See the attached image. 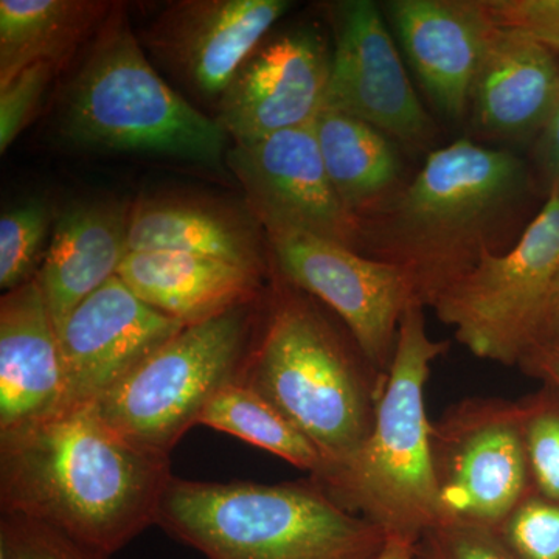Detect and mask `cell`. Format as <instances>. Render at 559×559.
<instances>
[{"label": "cell", "mask_w": 559, "mask_h": 559, "mask_svg": "<svg viewBox=\"0 0 559 559\" xmlns=\"http://www.w3.org/2000/svg\"><path fill=\"white\" fill-rule=\"evenodd\" d=\"M171 477L170 455L124 439L95 404L0 432V511L108 557L156 525Z\"/></svg>", "instance_id": "1"}, {"label": "cell", "mask_w": 559, "mask_h": 559, "mask_svg": "<svg viewBox=\"0 0 559 559\" xmlns=\"http://www.w3.org/2000/svg\"><path fill=\"white\" fill-rule=\"evenodd\" d=\"M527 186L525 167L509 151L460 139L429 153L409 186L360 224L359 248L396 264L423 307L432 308L452 283L492 249Z\"/></svg>", "instance_id": "2"}, {"label": "cell", "mask_w": 559, "mask_h": 559, "mask_svg": "<svg viewBox=\"0 0 559 559\" xmlns=\"http://www.w3.org/2000/svg\"><path fill=\"white\" fill-rule=\"evenodd\" d=\"M240 382L277 407L318 448L329 471L353 457L369 437L388 374L311 296L277 277Z\"/></svg>", "instance_id": "3"}, {"label": "cell", "mask_w": 559, "mask_h": 559, "mask_svg": "<svg viewBox=\"0 0 559 559\" xmlns=\"http://www.w3.org/2000/svg\"><path fill=\"white\" fill-rule=\"evenodd\" d=\"M156 525L207 559H378L389 540L312 477L267 485L173 476Z\"/></svg>", "instance_id": "4"}, {"label": "cell", "mask_w": 559, "mask_h": 559, "mask_svg": "<svg viewBox=\"0 0 559 559\" xmlns=\"http://www.w3.org/2000/svg\"><path fill=\"white\" fill-rule=\"evenodd\" d=\"M448 349L450 342L429 336L425 307L414 301L401 318L369 437L347 462L316 479L337 506L378 525L389 538L419 544L440 525L425 389L432 364Z\"/></svg>", "instance_id": "5"}, {"label": "cell", "mask_w": 559, "mask_h": 559, "mask_svg": "<svg viewBox=\"0 0 559 559\" xmlns=\"http://www.w3.org/2000/svg\"><path fill=\"white\" fill-rule=\"evenodd\" d=\"M58 130L84 150L223 167L229 135L162 79L116 5L62 94Z\"/></svg>", "instance_id": "6"}, {"label": "cell", "mask_w": 559, "mask_h": 559, "mask_svg": "<svg viewBox=\"0 0 559 559\" xmlns=\"http://www.w3.org/2000/svg\"><path fill=\"white\" fill-rule=\"evenodd\" d=\"M261 299L180 330L95 406L124 439L170 455L213 396L240 381Z\"/></svg>", "instance_id": "7"}, {"label": "cell", "mask_w": 559, "mask_h": 559, "mask_svg": "<svg viewBox=\"0 0 559 559\" xmlns=\"http://www.w3.org/2000/svg\"><path fill=\"white\" fill-rule=\"evenodd\" d=\"M559 267V194L550 191L520 241L488 250L433 301L441 323L476 358L518 366L533 347Z\"/></svg>", "instance_id": "8"}, {"label": "cell", "mask_w": 559, "mask_h": 559, "mask_svg": "<svg viewBox=\"0 0 559 559\" xmlns=\"http://www.w3.org/2000/svg\"><path fill=\"white\" fill-rule=\"evenodd\" d=\"M440 525L498 528L532 492L520 401L469 396L430 426Z\"/></svg>", "instance_id": "9"}, {"label": "cell", "mask_w": 559, "mask_h": 559, "mask_svg": "<svg viewBox=\"0 0 559 559\" xmlns=\"http://www.w3.org/2000/svg\"><path fill=\"white\" fill-rule=\"evenodd\" d=\"M278 277L340 316L381 373L389 374L404 312L417 299L396 264L299 230H267Z\"/></svg>", "instance_id": "10"}, {"label": "cell", "mask_w": 559, "mask_h": 559, "mask_svg": "<svg viewBox=\"0 0 559 559\" xmlns=\"http://www.w3.org/2000/svg\"><path fill=\"white\" fill-rule=\"evenodd\" d=\"M226 160L264 231H307L359 249L360 219L344 207L331 183L314 121L234 143Z\"/></svg>", "instance_id": "11"}, {"label": "cell", "mask_w": 559, "mask_h": 559, "mask_svg": "<svg viewBox=\"0 0 559 559\" xmlns=\"http://www.w3.org/2000/svg\"><path fill=\"white\" fill-rule=\"evenodd\" d=\"M333 11L325 108L377 128L388 138L425 146L436 127L412 86L384 14L371 0H345Z\"/></svg>", "instance_id": "12"}, {"label": "cell", "mask_w": 559, "mask_h": 559, "mask_svg": "<svg viewBox=\"0 0 559 559\" xmlns=\"http://www.w3.org/2000/svg\"><path fill=\"white\" fill-rule=\"evenodd\" d=\"M183 329L140 300L119 275L110 278L58 331L66 388L61 409L97 404Z\"/></svg>", "instance_id": "13"}, {"label": "cell", "mask_w": 559, "mask_h": 559, "mask_svg": "<svg viewBox=\"0 0 559 559\" xmlns=\"http://www.w3.org/2000/svg\"><path fill=\"white\" fill-rule=\"evenodd\" d=\"M331 51L312 28L261 40L218 102L216 121L235 143L305 127L325 108Z\"/></svg>", "instance_id": "14"}, {"label": "cell", "mask_w": 559, "mask_h": 559, "mask_svg": "<svg viewBox=\"0 0 559 559\" xmlns=\"http://www.w3.org/2000/svg\"><path fill=\"white\" fill-rule=\"evenodd\" d=\"M289 9L288 0H180L142 33V46L187 90L219 102Z\"/></svg>", "instance_id": "15"}, {"label": "cell", "mask_w": 559, "mask_h": 559, "mask_svg": "<svg viewBox=\"0 0 559 559\" xmlns=\"http://www.w3.org/2000/svg\"><path fill=\"white\" fill-rule=\"evenodd\" d=\"M384 10L423 90L462 119L496 28L484 0H390Z\"/></svg>", "instance_id": "16"}, {"label": "cell", "mask_w": 559, "mask_h": 559, "mask_svg": "<svg viewBox=\"0 0 559 559\" xmlns=\"http://www.w3.org/2000/svg\"><path fill=\"white\" fill-rule=\"evenodd\" d=\"M64 369L38 278L0 299V432L60 411Z\"/></svg>", "instance_id": "17"}, {"label": "cell", "mask_w": 559, "mask_h": 559, "mask_svg": "<svg viewBox=\"0 0 559 559\" xmlns=\"http://www.w3.org/2000/svg\"><path fill=\"white\" fill-rule=\"evenodd\" d=\"M130 210L119 201L91 200L58 213L36 274L57 333L81 301L119 272L130 253Z\"/></svg>", "instance_id": "18"}, {"label": "cell", "mask_w": 559, "mask_h": 559, "mask_svg": "<svg viewBox=\"0 0 559 559\" xmlns=\"http://www.w3.org/2000/svg\"><path fill=\"white\" fill-rule=\"evenodd\" d=\"M471 100L476 123L491 134L521 138L546 127L559 103L557 53L496 24Z\"/></svg>", "instance_id": "19"}, {"label": "cell", "mask_w": 559, "mask_h": 559, "mask_svg": "<svg viewBox=\"0 0 559 559\" xmlns=\"http://www.w3.org/2000/svg\"><path fill=\"white\" fill-rule=\"evenodd\" d=\"M117 275L140 300L186 326L259 301L263 294V275L170 250L130 252Z\"/></svg>", "instance_id": "20"}, {"label": "cell", "mask_w": 559, "mask_h": 559, "mask_svg": "<svg viewBox=\"0 0 559 559\" xmlns=\"http://www.w3.org/2000/svg\"><path fill=\"white\" fill-rule=\"evenodd\" d=\"M260 223L252 213L193 198H145L132 205L130 252L170 250L227 261L266 274Z\"/></svg>", "instance_id": "21"}, {"label": "cell", "mask_w": 559, "mask_h": 559, "mask_svg": "<svg viewBox=\"0 0 559 559\" xmlns=\"http://www.w3.org/2000/svg\"><path fill=\"white\" fill-rule=\"evenodd\" d=\"M112 3L97 0H2L0 87L36 62L62 68L76 47L108 20Z\"/></svg>", "instance_id": "22"}, {"label": "cell", "mask_w": 559, "mask_h": 559, "mask_svg": "<svg viewBox=\"0 0 559 559\" xmlns=\"http://www.w3.org/2000/svg\"><path fill=\"white\" fill-rule=\"evenodd\" d=\"M314 132L337 197L360 219V212L380 201L400 180L395 146L377 128L334 109H322Z\"/></svg>", "instance_id": "23"}, {"label": "cell", "mask_w": 559, "mask_h": 559, "mask_svg": "<svg viewBox=\"0 0 559 559\" xmlns=\"http://www.w3.org/2000/svg\"><path fill=\"white\" fill-rule=\"evenodd\" d=\"M200 425L271 452L314 479L329 468L318 448L277 407L240 381L230 382L213 396Z\"/></svg>", "instance_id": "24"}, {"label": "cell", "mask_w": 559, "mask_h": 559, "mask_svg": "<svg viewBox=\"0 0 559 559\" xmlns=\"http://www.w3.org/2000/svg\"><path fill=\"white\" fill-rule=\"evenodd\" d=\"M57 213L44 198H31L0 216V288L9 290L38 274Z\"/></svg>", "instance_id": "25"}, {"label": "cell", "mask_w": 559, "mask_h": 559, "mask_svg": "<svg viewBox=\"0 0 559 559\" xmlns=\"http://www.w3.org/2000/svg\"><path fill=\"white\" fill-rule=\"evenodd\" d=\"M520 404L533 491L559 502V388L543 382Z\"/></svg>", "instance_id": "26"}, {"label": "cell", "mask_w": 559, "mask_h": 559, "mask_svg": "<svg viewBox=\"0 0 559 559\" xmlns=\"http://www.w3.org/2000/svg\"><path fill=\"white\" fill-rule=\"evenodd\" d=\"M496 532L518 559H559V502L532 489Z\"/></svg>", "instance_id": "27"}, {"label": "cell", "mask_w": 559, "mask_h": 559, "mask_svg": "<svg viewBox=\"0 0 559 559\" xmlns=\"http://www.w3.org/2000/svg\"><path fill=\"white\" fill-rule=\"evenodd\" d=\"M44 522L0 514V559H109Z\"/></svg>", "instance_id": "28"}, {"label": "cell", "mask_w": 559, "mask_h": 559, "mask_svg": "<svg viewBox=\"0 0 559 559\" xmlns=\"http://www.w3.org/2000/svg\"><path fill=\"white\" fill-rule=\"evenodd\" d=\"M58 70L53 62H36L0 87V153L31 123Z\"/></svg>", "instance_id": "29"}, {"label": "cell", "mask_w": 559, "mask_h": 559, "mask_svg": "<svg viewBox=\"0 0 559 559\" xmlns=\"http://www.w3.org/2000/svg\"><path fill=\"white\" fill-rule=\"evenodd\" d=\"M423 559H518L495 528L444 524L430 530L418 544Z\"/></svg>", "instance_id": "30"}, {"label": "cell", "mask_w": 559, "mask_h": 559, "mask_svg": "<svg viewBox=\"0 0 559 559\" xmlns=\"http://www.w3.org/2000/svg\"><path fill=\"white\" fill-rule=\"evenodd\" d=\"M500 27L527 33L559 55V0H484Z\"/></svg>", "instance_id": "31"}, {"label": "cell", "mask_w": 559, "mask_h": 559, "mask_svg": "<svg viewBox=\"0 0 559 559\" xmlns=\"http://www.w3.org/2000/svg\"><path fill=\"white\" fill-rule=\"evenodd\" d=\"M539 355L559 356V267L551 285L546 311L540 320L538 334L524 359Z\"/></svg>", "instance_id": "32"}, {"label": "cell", "mask_w": 559, "mask_h": 559, "mask_svg": "<svg viewBox=\"0 0 559 559\" xmlns=\"http://www.w3.org/2000/svg\"><path fill=\"white\" fill-rule=\"evenodd\" d=\"M543 159L550 179V191L559 194V103L544 127Z\"/></svg>", "instance_id": "33"}, {"label": "cell", "mask_w": 559, "mask_h": 559, "mask_svg": "<svg viewBox=\"0 0 559 559\" xmlns=\"http://www.w3.org/2000/svg\"><path fill=\"white\" fill-rule=\"evenodd\" d=\"M520 367L530 377L538 378L543 382H549L559 388V356H530L522 360Z\"/></svg>", "instance_id": "34"}, {"label": "cell", "mask_w": 559, "mask_h": 559, "mask_svg": "<svg viewBox=\"0 0 559 559\" xmlns=\"http://www.w3.org/2000/svg\"><path fill=\"white\" fill-rule=\"evenodd\" d=\"M418 544L403 538H389L378 559H415Z\"/></svg>", "instance_id": "35"}, {"label": "cell", "mask_w": 559, "mask_h": 559, "mask_svg": "<svg viewBox=\"0 0 559 559\" xmlns=\"http://www.w3.org/2000/svg\"><path fill=\"white\" fill-rule=\"evenodd\" d=\"M415 559H423L421 557H419V555L417 554V557H415Z\"/></svg>", "instance_id": "36"}]
</instances>
